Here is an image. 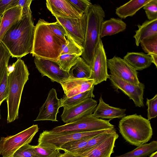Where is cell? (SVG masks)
<instances>
[{
	"label": "cell",
	"instance_id": "6da1fadb",
	"mask_svg": "<svg viewBox=\"0 0 157 157\" xmlns=\"http://www.w3.org/2000/svg\"><path fill=\"white\" fill-rule=\"evenodd\" d=\"M34 30L32 16H24L8 30L0 40L12 57L21 59L32 51Z\"/></svg>",
	"mask_w": 157,
	"mask_h": 157
},
{
	"label": "cell",
	"instance_id": "7a4b0ae2",
	"mask_svg": "<svg viewBox=\"0 0 157 157\" xmlns=\"http://www.w3.org/2000/svg\"><path fill=\"white\" fill-rule=\"evenodd\" d=\"M48 22L40 19L36 26L32 51L33 56L56 62L66 39L55 34L48 25Z\"/></svg>",
	"mask_w": 157,
	"mask_h": 157
},
{
	"label": "cell",
	"instance_id": "3957f363",
	"mask_svg": "<svg viewBox=\"0 0 157 157\" xmlns=\"http://www.w3.org/2000/svg\"><path fill=\"white\" fill-rule=\"evenodd\" d=\"M8 75V95L6 99L7 123L18 118V111L23 90L29 73L24 61L18 59L13 63Z\"/></svg>",
	"mask_w": 157,
	"mask_h": 157
},
{
	"label": "cell",
	"instance_id": "277c9868",
	"mask_svg": "<svg viewBox=\"0 0 157 157\" xmlns=\"http://www.w3.org/2000/svg\"><path fill=\"white\" fill-rule=\"evenodd\" d=\"M87 25L83 51L81 57L91 67L94 56L100 40L101 24L105 16V12L99 5L90 6L86 14Z\"/></svg>",
	"mask_w": 157,
	"mask_h": 157
},
{
	"label": "cell",
	"instance_id": "5b68a950",
	"mask_svg": "<svg viewBox=\"0 0 157 157\" xmlns=\"http://www.w3.org/2000/svg\"><path fill=\"white\" fill-rule=\"evenodd\" d=\"M118 127L120 133L126 141L137 147L149 141L153 135L150 121L136 114L122 118Z\"/></svg>",
	"mask_w": 157,
	"mask_h": 157
},
{
	"label": "cell",
	"instance_id": "8992f818",
	"mask_svg": "<svg viewBox=\"0 0 157 157\" xmlns=\"http://www.w3.org/2000/svg\"><path fill=\"white\" fill-rule=\"evenodd\" d=\"M113 129L82 132H53L45 130L40 134L38 145L59 149L63 145L71 142L84 138L92 137Z\"/></svg>",
	"mask_w": 157,
	"mask_h": 157
},
{
	"label": "cell",
	"instance_id": "52a82bcc",
	"mask_svg": "<svg viewBox=\"0 0 157 157\" xmlns=\"http://www.w3.org/2000/svg\"><path fill=\"white\" fill-rule=\"evenodd\" d=\"M110 120L98 118L91 114L73 122L56 126L51 130L53 132H82L115 129Z\"/></svg>",
	"mask_w": 157,
	"mask_h": 157
},
{
	"label": "cell",
	"instance_id": "ba28073f",
	"mask_svg": "<svg viewBox=\"0 0 157 157\" xmlns=\"http://www.w3.org/2000/svg\"><path fill=\"white\" fill-rule=\"evenodd\" d=\"M37 124L13 135L0 139V155L2 157H13L15 152L23 145L29 144L38 131Z\"/></svg>",
	"mask_w": 157,
	"mask_h": 157
},
{
	"label": "cell",
	"instance_id": "9c48e42d",
	"mask_svg": "<svg viewBox=\"0 0 157 157\" xmlns=\"http://www.w3.org/2000/svg\"><path fill=\"white\" fill-rule=\"evenodd\" d=\"M67 33L78 45L82 47L87 25V16L83 14L78 18H66L54 16Z\"/></svg>",
	"mask_w": 157,
	"mask_h": 157
},
{
	"label": "cell",
	"instance_id": "30bf717a",
	"mask_svg": "<svg viewBox=\"0 0 157 157\" xmlns=\"http://www.w3.org/2000/svg\"><path fill=\"white\" fill-rule=\"evenodd\" d=\"M107 65L110 74L114 75L121 79L133 84H140V82L137 71L123 59L114 56L107 59Z\"/></svg>",
	"mask_w": 157,
	"mask_h": 157
},
{
	"label": "cell",
	"instance_id": "8fae6325",
	"mask_svg": "<svg viewBox=\"0 0 157 157\" xmlns=\"http://www.w3.org/2000/svg\"><path fill=\"white\" fill-rule=\"evenodd\" d=\"M109 75V79L115 88L120 90L132 100L136 107H144L143 95L145 85L144 83L140 82L139 85H136L125 81L114 75Z\"/></svg>",
	"mask_w": 157,
	"mask_h": 157
},
{
	"label": "cell",
	"instance_id": "7c38bea8",
	"mask_svg": "<svg viewBox=\"0 0 157 157\" xmlns=\"http://www.w3.org/2000/svg\"><path fill=\"white\" fill-rule=\"evenodd\" d=\"M91 68V73L89 79L94 80V86L109 79L106 56L101 39L96 50Z\"/></svg>",
	"mask_w": 157,
	"mask_h": 157
},
{
	"label": "cell",
	"instance_id": "4fadbf2b",
	"mask_svg": "<svg viewBox=\"0 0 157 157\" xmlns=\"http://www.w3.org/2000/svg\"><path fill=\"white\" fill-rule=\"evenodd\" d=\"M97 105V101L90 98L75 105L63 108L62 120L66 124L69 123L92 114Z\"/></svg>",
	"mask_w": 157,
	"mask_h": 157
},
{
	"label": "cell",
	"instance_id": "5bb4252c",
	"mask_svg": "<svg viewBox=\"0 0 157 157\" xmlns=\"http://www.w3.org/2000/svg\"><path fill=\"white\" fill-rule=\"evenodd\" d=\"M34 62L42 76H47L53 82L60 83L69 78L68 72L61 69L56 61L35 57Z\"/></svg>",
	"mask_w": 157,
	"mask_h": 157
},
{
	"label": "cell",
	"instance_id": "9a60e30c",
	"mask_svg": "<svg viewBox=\"0 0 157 157\" xmlns=\"http://www.w3.org/2000/svg\"><path fill=\"white\" fill-rule=\"evenodd\" d=\"M60 107V100L57 97L56 90L52 88L49 92L45 101L40 108L38 115L34 121H58L56 117Z\"/></svg>",
	"mask_w": 157,
	"mask_h": 157
},
{
	"label": "cell",
	"instance_id": "2e32d148",
	"mask_svg": "<svg viewBox=\"0 0 157 157\" xmlns=\"http://www.w3.org/2000/svg\"><path fill=\"white\" fill-rule=\"evenodd\" d=\"M118 136L115 131L100 144L83 152L74 154L84 157H111Z\"/></svg>",
	"mask_w": 157,
	"mask_h": 157
},
{
	"label": "cell",
	"instance_id": "e0dca14e",
	"mask_svg": "<svg viewBox=\"0 0 157 157\" xmlns=\"http://www.w3.org/2000/svg\"><path fill=\"white\" fill-rule=\"evenodd\" d=\"M46 4L47 8L54 16L78 18L83 15L79 13L67 0H48Z\"/></svg>",
	"mask_w": 157,
	"mask_h": 157
},
{
	"label": "cell",
	"instance_id": "ac0fdd59",
	"mask_svg": "<svg viewBox=\"0 0 157 157\" xmlns=\"http://www.w3.org/2000/svg\"><path fill=\"white\" fill-rule=\"evenodd\" d=\"M94 81L90 79H68L60 83L67 98L91 90L94 85Z\"/></svg>",
	"mask_w": 157,
	"mask_h": 157
},
{
	"label": "cell",
	"instance_id": "d6986e66",
	"mask_svg": "<svg viewBox=\"0 0 157 157\" xmlns=\"http://www.w3.org/2000/svg\"><path fill=\"white\" fill-rule=\"evenodd\" d=\"M126 109L115 107L106 103L101 96L99 103L93 113L94 117L102 119L111 120L116 118H122L126 116Z\"/></svg>",
	"mask_w": 157,
	"mask_h": 157
},
{
	"label": "cell",
	"instance_id": "ffe728a7",
	"mask_svg": "<svg viewBox=\"0 0 157 157\" xmlns=\"http://www.w3.org/2000/svg\"><path fill=\"white\" fill-rule=\"evenodd\" d=\"M22 17V8L17 6L6 10L2 17L0 25V40L8 30Z\"/></svg>",
	"mask_w": 157,
	"mask_h": 157
},
{
	"label": "cell",
	"instance_id": "44dd1931",
	"mask_svg": "<svg viewBox=\"0 0 157 157\" xmlns=\"http://www.w3.org/2000/svg\"><path fill=\"white\" fill-rule=\"evenodd\" d=\"M123 59L136 71L147 68L152 63L151 56L143 52H128Z\"/></svg>",
	"mask_w": 157,
	"mask_h": 157
},
{
	"label": "cell",
	"instance_id": "7402d4cb",
	"mask_svg": "<svg viewBox=\"0 0 157 157\" xmlns=\"http://www.w3.org/2000/svg\"><path fill=\"white\" fill-rule=\"evenodd\" d=\"M151 0H132L117 7L116 15L121 19L132 16Z\"/></svg>",
	"mask_w": 157,
	"mask_h": 157
},
{
	"label": "cell",
	"instance_id": "603a6c76",
	"mask_svg": "<svg viewBox=\"0 0 157 157\" xmlns=\"http://www.w3.org/2000/svg\"><path fill=\"white\" fill-rule=\"evenodd\" d=\"M138 29L133 36L137 46L143 39L157 35V19L146 21L141 25H138Z\"/></svg>",
	"mask_w": 157,
	"mask_h": 157
},
{
	"label": "cell",
	"instance_id": "cb8c5ba5",
	"mask_svg": "<svg viewBox=\"0 0 157 157\" xmlns=\"http://www.w3.org/2000/svg\"><path fill=\"white\" fill-rule=\"evenodd\" d=\"M126 27V24L121 20L111 18L102 22L101 29L100 38L114 35L123 31Z\"/></svg>",
	"mask_w": 157,
	"mask_h": 157
},
{
	"label": "cell",
	"instance_id": "d4e9b609",
	"mask_svg": "<svg viewBox=\"0 0 157 157\" xmlns=\"http://www.w3.org/2000/svg\"><path fill=\"white\" fill-rule=\"evenodd\" d=\"M69 79H89L91 73V67L81 57L68 72Z\"/></svg>",
	"mask_w": 157,
	"mask_h": 157
},
{
	"label": "cell",
	"instance_id": "484cf974",
	"mask_svg": "<svg viewBox=\"0 0 157 157\" xmlns=\"http://www.w3.org/2000/svg\"><path fill=\"white\" fill-rule=\"evenodd\" d=\"M157 150V142L153 140L149 143L140 145L131 151L115 157H146Z\"/></svg>",
	"mask_w": 157,
	"mask_h": 157
},
{
	"label": "cell",
	"instance_id": "4316f807",
	"mask_svg": "<svg viewBox=\"0 0 157 157\" xmlns=\"http://www.w3.org/2000/svg\"><path fill=\"white\" fill-rule=\"evenodd\" d=\"M94 86L90 90L76 94L73 97L67 98L64 95L59 99L60 107H72L90 98L94 97L93 94Z\"/></svg>",
	"mask_w": 157,
	"mask_h": 157
},
{
	"label": "cell",
	"instance_id": "83f0119b",
	"mask_svg": "<svg viewBox=\"0 0 157 157\" xmlns=\"http://www.w3.org/2000/svg\"><path fill=\"white\" fill-rule=\"evenodd\" d=\"M91 137L81 139L66 144L61 146L59 149L73 154L82 152L86 148L88 141Z\"/></svg>",
	"mask_w": 157,
	"mask_h": 157
},
{
	"label": "cell",
	"instance_id": "f1b7e54d",
	"mask_svg": "<svg viewBox=\"0 0 157 157\" xmlns=\"http://www.w3.org/2000/svg\"><path fill=\"white\" fill-rule=\"evenodd\" d=\"M80 57L75 54H63L59 56L56 62L61 69L68 72L71 67L77 63Z\"/></svg>",
	"mask_w": 157,
	"mask_h": 157
},
{
	"label": "cell",
	"instance_id": "f546056e",
	"mask_svg": "<svg viewBox=\"0 0 157 157\" xmlns=\"http://www.w3.org/2000/svg\"><path fill=\"white\" fill-rule=\"evenodd\" d=\"M66 38L67 43L63 46L60 55L67 54L81 56L83 51V47L76 43L67 34Z\"/></svg>",
	"mask_w": 157,
	"mask_h": 157
},
{
	"label": "cell",
	"instance_id": "4dcf8cb0",
	"mask_svg": "<svg viewBox=\"0 0 157 157\" xmlns=\"http://www.w3.org/2000/svg\"><path fill=\"white\" fill-rule=\"evenodd\" d=\"M33 149L38 157H59L62 154L59 149L53 147L37 145Z\"/></svg>",
	"mask_w": 157,
	"mask_h": 157
},
{
	"label": "cell",
	"instance_id": "1f68e13d",
	"mask_svg": "<svg viewBox=\"0 0 157 157\" xmlns=\"http://www.w3.org/2000/svg\"><path fill=\"white\" fill-rule=\"evenodd\" d=\"M11 54L6 46L0 40V83L8 65Z\"/></svg>",
	"mask_w": 157,
	"mask_h": 157
},
{
	"label": "cell",
	"instance_id": "d6a6232c",
	"mask_svg": "<svg viewBox=\"0 0 157 157\" xmlns=\"http://www.w3.org/2000/svg\"><path fill=\"white\" fill-rule=\"evenodd\" d=\"M140 44L144 51L148 54L157 55V35L143 39Z\"/></svg>",
	"mask_w": 157,
	"mask_h": 157
},
{
	"label": "cell",
	"instance_id": "836d02e7",
	"mask_svg": "<svg viewBox=\"0 0 157 157\" xmlns=\"http://www.w3.org/2000/svg\"><path fill=\"white\" fill-rule=\"evenodd\" d=\"M80 14H86L92 5L89 0H67Z\"/></svg>",
	"mask_w": 157,
	"mask_h": 157
},
{
	"label": "cell",
	"instance_id": "e575fe53",
	"mask_svg": "<svg viewBox=\"0 0 157 157\" xmlns=\"http://www.w3.org/2000/svg\"><path fill=\"white\" fill-rule=\"evenodd\" d=\"M115 131V129L91 137L88 141L86 147L83 152L100 144Z\"/></svg>",
	"mask_w": 157,
	"mask_h": 157
},
{
	"label": "cell",
	"instance_id": "d590c367",
	"mask_svg": "<svg viewBox=\"0 0 157 157\" xmlns=\"http://www.w3.org/2000/svg\"><path fill=\"white\" fill-rule=\"evenodd\" d=\"M8 68L6 69L0 83V104L6 100L8 95Z\"/></svg>",
	"mask_w": 157,
	"mask_h": 157
},
{
	"label": "cell",
	"instance_id": "8d00e7d4",
	"mask_svg": "<svg viewBox=\"0 0 157 157\" xmlns=\"http://www.w3.org/2000/svg\"><path fill=\"white\" fill-rule=\"evenodd\" d=\"M146 105L147 106V119L150 121L157 116V94L152 98H147Z\"/></svg>",
	"mask_w": 157,
	"mask_h": 157
},
{
	"label": "cell",
	"instance_id": "74e56055",
	"mask_svg": "<svg viewBox=\"0 0 157 157\" xmlns=\"http://www.w3.org/2000/svg\"><path fill=\"white\" fill-rule=\"evenodd\" d=\"M143 7L148 20L157 19V0H151Z\"/></svg>",
	"mask_w": 157,
	"mask_h": 157
},
{
	"label": "cell",
	"instance_id": "f35d334b",
	"mask_svg": "<svg viewBox=\"0 0 157 157\" xmlns=\"http://www.w3.org/2000/svg\"><path fill=\"white\" fill-rule=\"evenodd\" d=\"M13 157H38L33 149V146L25 144L18 149Z\"/></svg>",
	"mask_w": 157,
	"mask_h": 157
},
{
	"label": "cell",
	"instance_id": "ab89813d",
	"mask_svg": "<svg viewBox=\"0 0 157 157\" xmlns=\"http://www.w3.org/2000/svg\"><path fill=\"white\" fill-rule=\"evenodd\" d=\"M48 25L51 31L55 34L61 38L66 39L67 33L63 26L59 22L57 21L54 22H48Z\"/></svg>",
	"mask_w": 157,
	"mask_h": 157
},
{
	"label": "cell",
	"instance_id": "60d3db41",
	"mask_svg": "<svg viewBox=\"0 0 157 157\" xmlns=\"http://www.w3.org/2000/svg\"><path fill=\"white\" fill-rule=\"evenodd\" d=\"M19 0H0V17L6 11L17 6Z\"/></svg>",
	"mask_w": 157,
	"mask_h": 157
},
{
	"label": "cell",
	"instance_id": "b9f144b4",
	"mask_svg": "<svg viewBox=\"0 0 157 157\" xmlns=\"http://www.w3.org/2000/svg\"><path fill=\"white\" fill-rule=\"evenodd\" d=\"M32 1V0H19L17 6L22 8V17L26 16H32L30 8Z\"/></svg>",
	"mask_w": 157,
	"mask_h": 157
},
{
	"label": "cell",
	"instance_id": "7bdbcfd3",
	"mask_svg": "<svg viewBox=\"0 0 157 157\" xmlns=\"http://www.w3.org/2000/svg\"><path fill=\"white\" fill-rule=\"evenodd\" d=\"M59 157H84L67 151H64Z\"/></svg>",
	"mask_w": 157,
	"mask_h": 157
},
{
	"label": "cell",
	"instance_id": "ee69618b",
	"mask_svg": "<svg viewBox=\"0 0 157 157\" xmlns=\"http://www.w3.org/2000/svg\"><path fill=\"white\" fill-rule=\"evenodd\" d=\"M148 55L151 56L152 63H153L155 65L156 68H157V55L154 54Z\"/></svg>",
	"mask_w": 157,
	"mask_h": 157
},
{
	"label": "cell",
	"instance_id": "f6af8a7d",
	"mask_svg": "<svg viewBox=\"0 0 157 157\" xmlns=\"http://www.w3.org/2000/svg\"><path fill=\"white\" fill-rule=\"evenodd\" d=\"M1 105V104H0V106ZM1 112H0V119L1 118Z\"/></svg>",
	"mask_w": 157,
	"mask_h": 157
},
{
	"label": "cell",
	"instance_id": "bcb514c9",
	"mask_svg": "<svg viewBox=\"0 0 157 157\" xmlns=\"http://www.w3.org/2000/svg\"><path fill=\"white\" fill-rule=\"evenodd\" d=\"M1 18H2V17H0V25L1 21Z\"/></svg>",
	"mask_w": 157,
	"mask_h": 157
}]
</instances>
